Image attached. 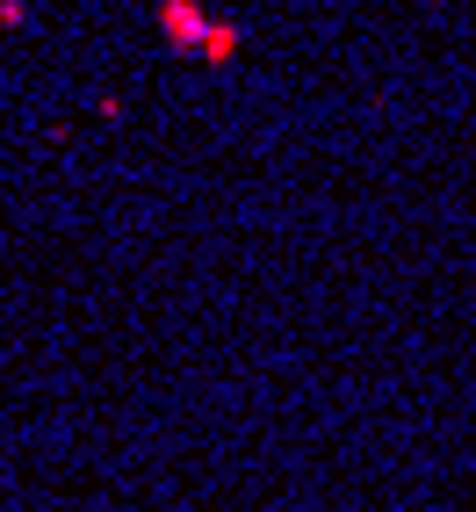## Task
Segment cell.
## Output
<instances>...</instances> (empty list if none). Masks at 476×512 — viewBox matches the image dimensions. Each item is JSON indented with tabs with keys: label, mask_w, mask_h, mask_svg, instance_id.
<instances>
[{
	"label": "cell",
	"mask_w": 476,
	"mask_h": 512,
	"mask_svg": "<svg viewBox=\"0 0 476 512\" xmlns=\"http://www.w3.org/2000/svg\"><path fill=\"white\" fill-rule=\"evenodd\" d=\"M159 37L174 51H202V37H210V15L195 8V0H159Z\"/></svg>",
	"instance_id": "6da1fadb"
},
{
	"label": "cell",
	"mask_w": 476,
	"mask_h": 512,
	"mask_svg": "<svg viewBox=\"0 0 476 512\" xmlns=\"http://www.w3.org/2000/svg\"><path fill=\"white\" fill-rule=\"evenodd\" d=\"M238 51V29L231 22H210V37H202V58H231Z\"/></svg>",
	"instance_id": "7a4b0ae2"
},
{
	"label": "cell",
	"mask_w": 476,
	"mask_h": 512,
	"mask_svg": "<svg viewBox=\"0 0 476 512\" xmlns=\"http://www.w3.org/2000/svg\"><path fill=\"white\" fill-rule=\"evenodd\" d=\"M29 22V0H0V29H22Z\"/></svg>",
	"instance_id": "3957f363"
}]
</instances>
